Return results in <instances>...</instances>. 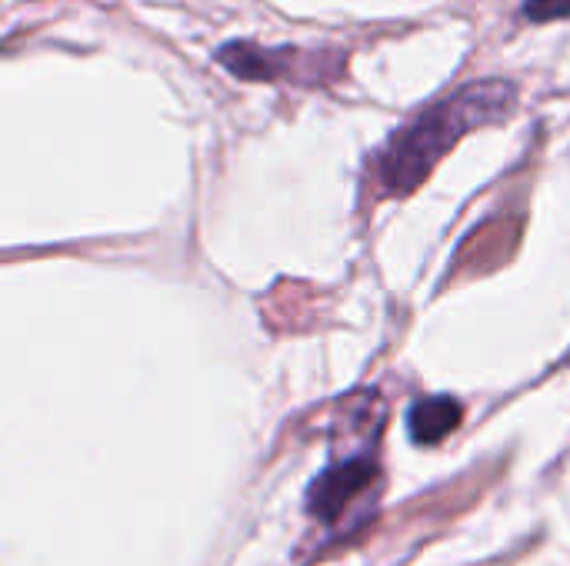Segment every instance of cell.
Segmentation results:
<instances>
[{"instance_id": "cell-1", "label": "cell", "mask_w": 570, "mask_h": 566, "mask_svg": "<svg viewBox=\"0 0 570 566\" xmlns=\"http://www.w3.org/2000/svg\"><path fill=\"white\" fill-rule=\"evenodd\" d=\"M511 103H514V87L494 80V83L464 87V90L454 93L448 103L428 110L407 133H401V140H397L394 150L387 153V163H384V180H387V187L397 190V193L414 190V187L424 180V173L434 167V160H438L464 130L504 117Z\"/></svg>"}, {"instance_id": "cell-3", "label": "cell", "mask_w": 570, "mask_h": 566, "mask_svg": "<svg viewBox=\"0 0 570 566\" xmlns=\"http://www.w3.org/2000/svg\"><path fill=\"white\" fill-rule=\"evenodd\" d=\"M461 404L454 397H424L411 407L407 427L417 444H441L461 424Z\"/></svg>"}, {"instance_id": "cell-4", "label": "cell", "mask_w": 570, "mask_h": 566, "mask_svg": "<svg viewBox=\"0 0 570 566\" xmlns=\"http://www.w3.org/2000/svg\"><path fill=\"white\" fill-rule=\"evenodd\" d=\"M524 13L531 20H561L570 17V0H524Z\"/></svg>"}, {"instance_id": "cell-2", "label": "cell", "mask_w": 570, "mask_h": 566, "mask_svg": "<svg viewBox=\"0 0 570 566\" xmlns=\"http://www.w3.org/2000/svg\"><path fill=\"white\" fill-rule=\"evenodd\" d=\"M374 477H377V464L371 457H354L347 464H337L311 484L307 510L321 524H334L347 510V504H354L374 484Z\"/></svg>"}]
</instances>
